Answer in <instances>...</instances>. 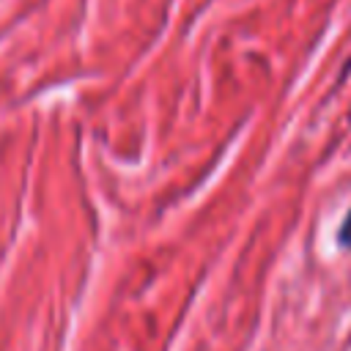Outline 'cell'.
I'll return each mask as SVG.
<instances>
[{"mask_svg":"<svg viewBox=\"0 0 351 351\" xmlns=\"http://www.w3.org/2000/svg\"><path fill=\"white\" fill-rule=\"evenodd\" d=\"M337 239H340V244H343L346 250H351V208H348V214H346V219H343V225H340Z\"/></svg>","mask_w":351,"mask_h":351,"instance_id":"cell-1","label":"cell"}]
</instances>
